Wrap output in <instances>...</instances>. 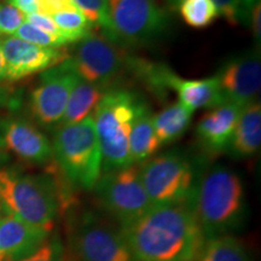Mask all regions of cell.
Returning a JSON list of instances; mask_svg holds the SVG:
<instances>
[{
    "label": "cell",
    "mask_w": 261,
    "mask_h": 261,
    "mask_svg": "<svg viewBox=\"0 0 261 261\" xmlns=\"http://www.w3.org/2000/svg\"><path fill=\"white\" fill-rule=\"evenodd\" d=\"M120 231L136 261H197L204 243L192 198L151 207Z\"/></svg>",
    "instance_id": "1"
},
{
    "label": "cell",
    "mask_w": 261,
    "mask_h": 261,
    "mask_svg": "<svg viewBox=\"0 0 261 261\" xmlns=\"http://www.w3.org/2000/svg\"><path fill=\"white\" fill-rule=\"evenodd\" d=\"M192 204L204 240L227 234L246 214L243 182L230 168L217 166L195 187Z\"/></svg>",
    "instance_id": "2"
},
{
    "label": "cell",
    "mask_w": 261,
    "mask_h": 261,
    "mask_svg": "<svg viewBox=\"0 0 261 261\" xmlns=\"http://www.w3.org/2000/svg\"><path fill=\"white\" fill-rule=\"evenodd\" d=\"M0 200L6 213L34 226L52 230L60 210V192L54 179L0 169Z\"/></svg>",
    "instance_id": "3"
},
{
    "label": "cell",
    "mask_w": 261,
    "mask_h": 261,
    "mask_svg": "<svg viewBox=\"0 0 261 261\" xmlns=\"http://www.w3.org/2000/svg\"><path fill=\"white\" fill-rule=\"evenodd\" d=\"M140 104L139 98L129 91L110 90L94 109L92 116L102 152L103 173L133 165L128 139Z\"/></svg>",
    "instance_id": "4"
},
{
    "label": "cell",
    "mask_w": 261,
    "mask_h": 261,
    "mask_svg": "<svg viewBox=\"0 0 261 261\" xmlns=\"http://www.w3.org/2000/svg\"><path fill=\"white\" fill-rule=\"evenodd\" d=\"M52 150L55 162L64 178L75 187L92 190L103 173L93 116L73 125L57 127Z\"/></svg>",
    "instance_id": "5"
},
{
    "label": "cell",
    "mask_w": 261,
    "mask_h": 261,
    "mask_svg": "<svg viewBox=\"0 0 261 261\" xmlns=\"http://www.w3.org/2000/svg\"><path fill=\"white\" fill-rule=\"evenodd\" d=\"M168 27V15L156 0H108L103 34L117 45H138L158 39Z\"/></svg>",
    "instance_id": "6"
},
{
    "label": "cell",
    "mask_w": 261,
    "mask_h": 261,
    "mask_svg": "<svg viewBox=\"0 0 261 261\" xmlns=\"http://www.w3.org/2000/svg\"><path fill=\"white\" fill-rule=\"evenodd\" d=\"M128 67L156 94H163L167 90L174 91L179 98L178 102L191 112L202 108L219 107L225 103L215 76L182 79L167 65L150 63L139 58H129Z\"/></svg>",
    "instance_id": "7"
},
{
    "label": "cell",
    "mask_w": 261,
    "mask_h": 261,
    "mask_svg": "<svg viewBox=\"0 0 261 261\" xmlns=\"http://www.w3.org/2000/svg\"><path fill=\"white\" fill-rule=\"evenodd\" d=\"M140 177L152 207L184 203L194 196V169L179 152L160 155L142 165Z\"/></svg>",
    "instance_id": "8"
},
{
    "label": "cell",
    "mask_w": 261,
    "mask_h": 261,
    "mask_svg": "<svg viewBox=\"0 0 261 261\" xmlns=\"http://www.w3.org/2000/svg\"><path fill=\"white\" fill-rule=\"evenodd\" d=\"M93 189L104 210L115 217L121 226L139 219L152 207L143 187L138 163L102 173Z\"/></svg>",
    "instance_id": "9"
},
{
    "label": "cell",
    "mask_w": 261,
    "mask_h": 261,
    "mask_svg": "<svg viewBox=\"0 0 261 261\" xmlns=\"http://www.w3.org/2000/svg\"><path fill=\"white\" fill-rule=\"evenodd\" d=\"M69 58L80 79L106 90L120 76L128 62L120 45L104 34L93 33L77 42L73 57Z\"/></svg>",
    "instance_id": "10"
},
{
    "label": "cell",
    "mask_w": 261,
    "mask_h": 261,
    "mask_svg": "<svg viewBox=\"0 0 261 261\" xmlns=\"http://www.w3.org/2000/svg\"><path fill=\"white\" fill-rule=\"evenodd\" d=\"M70 58L42 71L40 84L31 94L32 116L46 128L58 127L64 115L71 91L79 80Z\"/></svg>",
    "instance_id": "11"
},
{
    "label": "cell",
    "mask_w": 261,
    "mask_h": 261,
    "mask_svg": "<svg viewBox=\"0 0 261 261\" xmlns=\"http://www.w3.org/2000/svg\"><path fill=\"white\" fill-rule=\"evenodd\" d=\"M74 238L76 252L84 261H136L121 231L93 215H85Z\"/></svg>",
    "instance_id": "12"
},
{
    "label": "cell",
    "mask_w": 261,
    "mask_h": 261,
    "mask_svg": "<svg viewBox=\"0 0 261 261\" xmlns=\"http://www.w3.org/2000/svg\"><path fill=\"white\" fill-rule=\"evenodd\" d=\"M215 77L219 83L225 103L244 108L256 102L261 86L259 50H253L227 60Z\"/></svg>",
    "instance_id": "13"
},
{
    "label": "cell",
    "mask_w": 261,
    "mask_h": 261,
    "mask_svg": "<svg viewBox=\"0 0 261 261\" xmlns=\"http://www.w3.org/2000/svg\"><path fill=\"white\" fill-rule=\"evenodd\" d=\"M0 149L33 165H44L54 160L50 140L34 123L23 117L0 119Z\"/></svg>",
    "instance_id": "14"
},
{
    "label": "cell",
    "mask_w": 261,
    "mask_h": 261,
    "mask_svg": "<svg viewBox=\"0 0 261 261\" xmlns=\"http://www.w3.org/2000/svg\"><path fill=\"white\" fill-rule=\"evenodd\" d=\"M0 42L6 63V80L10 81L42 73L69 58L61 48L41 47L16 37H0Z\"/></svg>",
    "instance_id": "15"
},
{
    "label": "cell",
    "mask_w": 261,
    "mask_h": 261,
    "mask_svg": "<svg viewBox=\"0 0 261 261\" xmlns=\"http://www.w3.org/2000/svg\"><path fill=\"white\" fill-rule=\"evenodd\" d=\"M51 230L6 213L0 217V261H22L47 242Z\"/></svg>",
    "instance_id": "16"
},
{
    "label": "cell",
    "mask_w": 261,
    "mask_h": 261,
    "mask_svg": "<svg viewBox=\"0 0 261 261\" xmlns=\"http://www.w3.org/2000/svg\"><path fill=\"white\" fill-rule=\"evenodd\" d=\"M242 109L236 104L224 103L201 116L196 127V135L208 151L227 150Z\"/></svg>",
    "instance_id": "17"
},
{
    "label": "cell",
    "mask_w": 261,
    "mask_h": 261,
    "mask_svg": "<svg viewBox=\"0 0 261 261\" xmlns=\"http://www.w3.org/2000/svg\"><path fill=\"white\" fill-rule=\"evenodd\" d=\"M261 145V104L254 102L244 107L227 150L234 158H250Z\"/></svg>",
    "instance_id": "18"
},
{
    "label": "cell",
    "mask_w": 261,
    "mask_h": 261,
    "mask_svg": "<svg viewBox=\"0 0 261 261\" xmlns=\"http://www.w3.org/2000/svg\"><path fill=\"white\" fill-rule=\"evenodd\" d=\"M154 128V115L148 104L142 102L130 128L128 149L132 163L142 162L151 158L161 148Z\"/></svg>",
    "instance_id": "19"
},
{
    "label": "cell",
    "mask_w": 261,
    "mask_h": 261,
    "mask_svg": "<svg viewBox=\"0 0 261 261\" xmlns=\"http://www.w3.org/2000/svg\"><path fill=\"white\" fill-rule=\"evenodd\" d=\"M106 92L107 90L104 87L87 83L83 79L77 80L68 99L60 126L73 125L92 115L91 113L94 112Z\"/></svg>",
    "instance_id": "20"
},
{
    "label": "cell",
    "mask_w": 261,
    "mask_h": 261,
    "mask_svg": "<svg viewBox=\"0 0 261 261\" xmlns=\"http://www.w3.org/2000/svg\"><path fill=\"white\" fill-rule=\"evenodd\" d=\"M194 112L175 102L166 107L158 115H154V128L160 144L167 145L187 132L190 126Z\"/></svg>",
    "instance_id": "21"
},
{
    "label": "cell",
    "mask_w": 261,
    "mask_h": 261,
    "mask_svg": "<svg viewBox=\"0 0 261 261\" xmlns=\"http://www.w3.org/2000/svg\"><path fill=\"white\" fill-rule=\"evenodd\" d=\"M192 28H207L219 17L220 14L212 0H167Z\"/></svg>",
    "instance_id": "22"
},
{
    "label": "cell",
    "mask_w": 261,
    "mask_h": 261,
    "mask_svg": "<svg viewBox=\"0 0 261 261\" xmlns=\"http://www.w3.org/2000/svg\"><path fill=\"white\" fill-rule=\"evenodd\" d=\"M198 261H249L248 255L236 238L223 234L204 240Z\"/></svg>",
    "instance_id": "23"
},
{
    "label": "cell",
    "mask_w": 261,
    "mask_h": 261,
    "mask_svg": "<svg viewBox=\"0 0 261 261\" xmlns=\"http://www.w3.org/2000/svg\"><path fill=\"white\" fill-rule=\"evenodd\" d=\"M52 19L60 31L63 34L65 41L69 44H77V42L86 38L90 33H92L93 25L85 17L80 10L75 11H64L52 16Z\"/></svg>",
    "instance_id": "24"
},
{
    "label": "cell",
    "mask_w": 261,
    "mask_h": 261,
    "mask_svg": "<svg viewBox=\"0 0 261 261\" xmlns=\"http://www.w3.org/2000/svg\"><path fill=\"white\" fill-rule=\"evenodd\" d=\"M230 25L248 24L249 11L256 0H212Z\"/></svg>",
    "instance_id": "25"
},
{
    "label": "cell",
    "mask_w": 261,
    "mask_h": 261,
    "mask_svg": "<svg viewBox=\"0 0 261 261\" xmlns=\"http://www.w3.org/2000/svg\"><path fill=\"white\" fill-rule=\"evenodd\" d=\"M15 37L21 39V40L23 41L31 42L33 45H38V46L41 47L61 48L68 45L67 41H65L63 38L47 34V33L35 28L34 25L29 24L27 22H24V23L17 29Z\"/></svg>",
    "instance_id": "26"
},
{
    "label": "cell",
    "mask_w": 261,
    "mask_h": 261,
    "mask_svg": "<svg viewBox=\"0 0 261 261\" xmlns=\"http://www.w3.org/2000/svg\"><path fill=\"white\" fill-rule=\"evenodd\" d=\"M75 4L93 27H107L108 0H74Z\"/></svg>",
    "instance_id": "27"
},
{
    "label": "cell",
    "mask_w": 261,
    "mask_h": 261,
    "mask_svg": "<svg viewBox=\"0 0 261 261\" xmlns=\"http://www.w3.org/2000/svg\"><path fill=\"white\" fill-rule=\"evenodd\" d=\"M25 22V15L8 3H0V35H15Z\"/></svg>",
    "instance_id": "28"
},
{
    "label": "cell",
    "mask_w": 261,
    "mask_h": 261,
    "mask_svg": "<svg viewBox=\"0 0 261 261\" xmlns=\"http://www.w3.org/2000/svg\"><path fill=\"white\" fill-rule=\"evenodd\" d=\"M22 261H63V247L58 240L47 241L33 255Z\"/></svg>",
    "instance_id": "29"
},
{
    "label": "cell",
    "mask_w": 261,
    "mask_h": 261,
    "mask_svg": "<svg viewBox=\"0 0 261 261\" xmlns=\"http://www.w3.org/2000/svg\"><path fill=\"white\" fill-rule=\"evenodd\" d=\"M38 14L50 16L64 11H75L79 10L74 0H37Z\"/></svg>",
    "instance_id": "30"
},
{
    "label": "cell",
    "mask_w": 261,
    "mask_h": 261,
    "mask_svg": "<svg viewBox=\"0 0 261 261\" xmlns=\"http://www.w3.org/2000/svg\"><path fill=\"white\" fill-rule=\"evenodd\" d=\"M25 22L29 24L34 25L35 28L40 29V31H42V32L47 33V34L56 35V37H61L64 39L63 34H62V32L60 31V28L57 27V24L55 23V21L52 19V17H50V16H45V15H40V14L27 15L25 16Z\"/></svg>",
    "instance_id": "31"
},
{
    "label": "cell",
    "mask_w": 261,
    "mask_h": 261,
    "mask_svg": "<svg viewBox=\"0 0 261 261\" xmlns=\"http://www.w3.org/2000/svg\"><path fill=\"white\" fill-rule=\"evenodd\" d=\"M252 29L253 37L257 41V46H260L261 40V4L260 0L254 3L252 9L249 11V17H248V24Z\"/></svg>",
    "instance_id": "32"
},
{
    "label": "cell",
    "mask_w": 261,
    "mask_h": 261,
    "mask_svg": "<svg viewBox=\"0 0 261 261\" xmlns=\"http://www.w3.org/2000/svg\"><path fill=\"white\" fill-rule=\"evenodd\" d=\"M6 3L15 6L16 9L19 10V11L23 12L25 16L38 14L37 0H6Z\"/></svg>",
    "instance_id": "33"
},
{
    "label": "cell",
    "mask_w": 261,
    "mask_h": 261,
    "mask_svg": "<svg viewBox=\"0 0 261 261\" xmlns=\"http://www.w3.org/2000/svg\"><path fill=\"white\" fill-rule=\"evenodd\" d=\"M6 80V63L4 52L2 48V42H0V81Z\"/></svg>",
    "instance_id": "34"
},
{
    "label": "cell",
    "mask_w": 261,
    "mask_h": 261,
    "mask_svg": "<svg viewBox=\"0 0 261 261\" xmlns=\"http://www.w3.org/2000/svg\"><path fill=\"white\" fill-rule=\"evenodd\" d=\"M9 97H10V92L5 87L0 86V108H3L6 106L9 102Z\"/></svg>",
    "instance_id": "35"
},
{
    "label": "cell",
    "mask_w": 261,
    "mask_h": 261,
    "mask_svg": "<svg viewBox=\"0 0 261 261\" xmlns=\"http://www.w3.org/2000/svg\"><path fill=\"white\" fill-rule=\"evenodd\" d=\"M4 211V208H3V203H2V200H0V217H2V212Z\"/></svg>",
    "instance_id": "36"
}]
</instances>
